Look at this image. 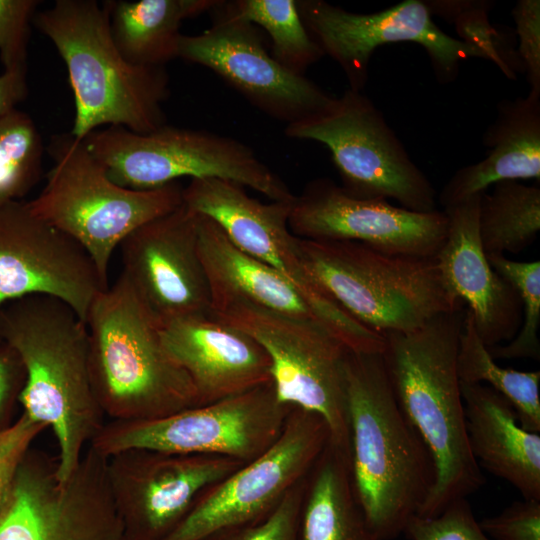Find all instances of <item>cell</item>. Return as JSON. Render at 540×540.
I'll return each mask as SVG.
<instances>
[{"mask_svg": "<svg viewBox=\"0 0 540 540\" xmlns=\"http://www.w3.org/2000/svg\"><path fill=\"white\" fill-rule=\"evenodd\" d=\"M0 342L23 363L18 402L22 413L53 431L57 476L65 481L104 425L91 383L87 325L63 301L30 295L0 308Z\"/></svg>", "mask_w": 540, "mask_h": 540, "instance_id": "obj_1", "label": "cell"}, {"mask_svg": "<svg viewBox=\"0 0 540 540\" xmlns=\"http://www.w3.org/2000/svg\"><path fill=\"white\" fill-rule=\"evenodd\" d=\"M344 375L354 490L375 535L391 540L429 496L434 462L396 400L382 353L349 350Z\"/></svg>", "mask_w": 540, "mask_h": 540, "instance_id": "obj_2", "label": "cell"}, {"mask_svg": "<svg viewBox=\"0 0 540 540\" xmlns=\"http://www.w3.org/2000/svg\"><path fill=\"white\" fill-rule=\"evenodd\" d=\"M463 306L410 332L384 334L382 352L396 400L421 436L435 466V483L418 514L434 517L477 491L485 478L467 436L457 354Z\"/></svg>", "mask_w": 540, "mask_h": 540, "instance_id": "obj_3", "label": "cell"}, {"mask_svg": "<svg viewBox=\"0 0 540 540\" xmlns=\"http://www.w3.org/2000/svg\"><path fill=\"white\" fill-rule=\"evenodd\" d=\"M33 23L55 46L67 68L75 102L71 135L82 140L100 126L150 133L165 124L170 94L165 67L128 62L114 43L106 4L57 0Z\"/></svg>", "mask_w": 540, "mask_h": 540, "instance_id": "obj_4", "label": "cell"}, {"mask_svg": "<svg viewBox=\"0 0 540 540\" xmlns=\"http://www.w3.org/2000/svg\"><path fill=\"white\" fill-rule=\"evenodd\" d=\"M86 325L93 391L111 420H152L199 406L188 374L169 356L159 322L121 272L98 294Z\"/></svg>", "mask_w": 540, "mask_h": 540, "instance_id": "obj_5", "label": "cell"}, {"mask_svg": "<svg viewBox=\"0 0 540 540\" xmlns=\"http://www.w3.org/2000/svg\"><path fill=\"white\" fill-rule=\"evenodd\" d=\"M298 250L308 276L380 335L413 331L464 304L446 286L436 256L391 255L353 241L299 237Z\"/></svg>", "mask_w": 540, "mask_h": 540, "instance_id": "obj_6", "label": "cell"}, {"mask_svg": "<svg viewBox=\"0 0 540 540\" xmlns=\"http://www.w3.org/2000/svg\"><path fill=\"white\" fill-rule=\"evenodd\" d=\"M48 151L53 166L28 206L80 244L108 284L116 247L140 226L177 209L183 203V187L178 182L149 190L122 187L71 133L53 136Z\"/></svg>", "mask_w": 540, "mask_h": 540, "instance_id": "obj_7", "label": "cell"}, {"mask_svg": "<svg viewBox=\"0 0 540 540\" xmlns=\"http://www.w3.org/2000/svg\"><path fill=\"white\" fill-rule=\"evenodd\" d=\"M84 144L116 184L149 190L191 179L218 178L276 202H293L286 183L242 142L213 132L164 124L145 134L120 126L89 133Z\"/></svg>", "mask_w": 540, "mask_h": 540, "instance_id": "obj_8", "label": "cell"}, {"mask_svg": "<svg viewBox=\"0 0 540 540\" xmlns=\"http://www.w3.org/2000/svg\"><path fill=\"white\" fill-rule=\"evenodd\" d=\"M286 136L324 144L341 187L364 199H393L416 212L436 209L437 193L383 113L362 92L346 90L320 111L288 124Z\"/></svg>", "mask_w": 540, "mask_h": 540, "instance_id": "obj_9", "label": "cell"}, {"mask_svg": "<svg viewBox=\"0 0 540 540\" xmlns=\"http://www.w3.org/2000/svg\"><path fill=\"white\" fill-rule=\"evenodd\" d=\"M211 315L247 333L264 348L271 360L278 399L321 416L329 440L349 454L344 375L349 349L319 323L245 300L217 303Z\"/></svg>", "mask_w": 540, "mask_h": 540, "instance_id": "obj_10", "label": "cell"}, {"mask_svg": "<svg viewBox=\"0 0 540 540\" xmlns=\"http://www.w3.org/2000/svg\"><path fill=\"white\" fill-rule=\"evenodd\" d=\"M245 187L218 178L191 179L183 203L212 219L239 249L286 278L305 298L320 322L349 350L380 352L382 335L366 328L327 295L307 274L298 237L289 228L292 202L261 203Z\"/></svg>", "mask_w": 540, "mask_h": 540, "instance_id": "obj_11", "label": "cell"}, {"mask_svg": "<svg viewBox=\"0 0 540 540\" xmlns=\"http://www.w3.org/2000/svg\"><path fill=\"white\" fill-rule=\"evenodd\" d=\"M292 405L282 403L273 382L216 402L142 421L111 420L89 446L108 458L145 448L218 455L248 463L279 438Z\"/></svg>", "mask_w": 540, "mask_h": 540, "instance_id": "obj_12", "label": "cell"}, {"mask_svg": "<svg viewBox=\"0 0 540 540\" xmlns=\"http://www.w3.org/2000/svg\"><path fill=\"white\" fill-rule=\"evenodd\" d=\"M106 467L107 458L88 446L61 481L57 457L31 448L0 515V540H127Z\"/></svg>", "mask_w": 540, "mask_h": 540, "instance_id": "obj_13", "label": "cell"}, {"mask_svg": "<svg viewBox=\"0 0 540 540\" xmlns=\"http://www.w3.org/2000/svg\"><path fill=\"white\" fill-rule=\"evenodd\" d=\"M329 438L321 416L293 406L275 443L206 488L165 540H203L224 528L264 520L308 474Z\"/></svg>", "mask_w": 540, "mask_h": 540, "instance_id": "obj_14", "label": "cell"}, {"mask_svg": "<svg viewBox=\"0 0 540 540\" xmlns=\"http://www.w3.org/2000/svg\"><path fill=\"white\" fill-rule=\"evenodd\" d=\"M301 19L324 55L343 70L351 90L362 92L374 51L386 44L414 42L422 46L441 84L453 82L460 64L487 56L478 48L442 31L425 1L405 0L387 9L362 14L323 0H298Z\"/></svg>", "mask_w": 540, "mask_h": 540, "instance_id": "obj_15", "label": "cell"}, {"mask_svg": "<svg viewBox=\"0 0 540 540\" xmlns=\"http://www.w3.org/2000/svg\"><path fill=\"white\" fill-rule=\"evenodd\" d=\"M211 26L181 35L178 57L202 65L268 116L292 124L323 109L332 99L304 75L281 66L266 50L258 27L244 19L234 1H216Z\"/></svg>", "mask_w": 540, "mask_h": 540, "instance_id": "obj_16", "label": "cell"}, {"mask_svg": "<svg viewBox=\"0 0 540 540\" xmlns=\"http://www.w3.org/2000/svg\"><path fill=\"white\" fill-rule=\"evenodd\" d=\"M245 463L230 457L132 448L107 458V481L127 540H165L198 497Z\"/></svg>", "mask_w": 540, "mask_h": 540, "instance_id": "obj_17", "label": "cell"}, {"mask_svg": "<svg viewBox=\"0 0 540 540\" xmlns=\"http://www.w3.org/2000/svg\"><path fill=\"white\" fill-rule=\"evenodd\" d=\"M288 224L302 239L353 241L386 254L430 258L444 244L448 217L444 211L416 212L384 199L358 198L318 178L295 196Z\"/></svg>", "mask_w": 540, "mask_h": 540, "instance_id": "obj_18", "label": "cell"}, {"mask_svg": "<svg viewBox=\"0 0 540 540\" xmlns=\"http://www.w3.org/2000/svg\"><path fill=\"white\" fill-rule=\"evenodd\" d=\"M108 286L81 245L35 215L27 201L0 203V308L25 296L46 295L66 303L85 322L94 299Z\"/></svg>", "mask_w": 540, "mask_h": 540, "instance_id": "obj_19", "label": "cell"}, {"mask_svg": "<svg viewBox=\"0 0 540 540\" xmlns=\"http://www.w3.org/2000/svg\"><path fill=\"white\" fill-rule=\"evenodd\" d=\"M122 273L159 324L211 314L212 297L198 251L197 214L182 203L120 244Z\"/></svg>", "mask_w": 540, "mask_h": 540, "instance_id": "obj_20", "label": "cell"}, {"mask_svg": "<svg viewBox=\"0 0 540 540\" xmlns=\"http://www.w3.org/2000/svg\"><path fill=\"white\" fill-rule=\"evenodd\" d=\"M159 329L166 352L191 379L199 406L272 382L264 348L211 314L170 320Z\"/></svg>", "mask_w": 540, "mask_h": 540, "instance_id": "obj_21", "label": "cell"}, {"mask_svg": "<svg viewBox=\"0 0 540 540\" xmlns=\"http://www.w3.org/2000/svg\"><path fill=\"white\" fill-rule=\"evenodd\" d=\"M481 195L443 210L448 229L436 260L449 291L468 305L474 327L489 348L517 334L522 302L514 287L491 266L482 247L478 230Z\"/></svg>", "mask_w": 540, "mask_h": 540, "instance_id": "obj_22", "label": "cell"}, {"mask_svg": "<svg viewBox=\"0 0 540 540\" xmlns=\"http://www.w3.org/2000/svg\"><path fill=\"white\" fill-rule=\"evenodd\" d=\"M482 141L486 157L456 171L437 197L444 209L501 181H540V97L528 94L502 100Z\"/></svg>", "mask_w": 540, "mask_h": 540, "instance_id": "obj_23", "label": "cell"}, {"mask_svg": "<svg viewBox=\"0 0 540 540\" xmlns=\"http://www.w3.org/2000/svg\"><path fill=\"white\" fill-rule=\"evenodd\" d=\"M461 384L471 453L483 467L540 501V435L521 427L511 404L483 384Z\"/></svg>", "mask_w": 540, "mask_h": 540, "instance_id": "obj_24", "label": "cell"}, {"mask_svg": "<svg viewBox=\"0 0 540 540\" xmlns=\"http://www.w3.org/2000/svg\"><path fill=\"white\" fill-rule=\"evenodd\" d=\"M196 214L198 251L208 278L212 306L230 300H245L289 317L323 325L286 278L239 249L212 219Z\"/></svg>", "mask_w": 540, "mask_h": 540, "instance_id": "obj_25", "label": "cell"}, {"mask_svg": "<svg viewBox=\"0 0 540 540\" xmlns=\"http://www.w3.org/2000/svg\"><path fill=\"white\" fill-rule=\"evenodd\" d=\"M300 540H379L356 496L349 454L330 440L306 476Z\"/></svg>", "mask_w": 540, "mask_h": 540, "instance_id": "obj_26", "label": "cell"}, {"mask_svg": "<svg viewBox=\"0 0 540 540\" xmlns=\"http://www.w3.org/2000/svg\"><path fill=\"white\" fill-rule=\"evenodd\" d=\"M216 0L108 1L115 45L131 64L164 67L178 58L181 23L209 12Z\"/></svg>", "mask_w": 540, "mask_h": 540, "instance_id": "obj_27", "label": "cell"}, {"mask_svg": "<svg viewBox=\"0 0 540 540\" xmlns=\"http://www.w3.org/2000/svg\"><path fill=\"white\" fill-rule=\"evenodd\" d=\"M478 230L485 253H520L540 231V187L506 180L484 192L478 205Z\"/></svg>", "mask_w": 540, "mask_h": 540, "instance_id": "obj_28", "label": "cell"}, {"mask_svg": "<svg viewBox=\"0 0 540 540\" xmlns=\"http://www.w3.org/2000/svg\"><path fill=\"white\" fill-rule=\"evenodd\" d=\"M457 372L460 383H488L511 404L523 429L539 433L540 372L518 371L498 365L479 337L467 310L460 333Z\"/></svg>", "mask_w": 540, "mask_h": 540, "instance_id": "obj_29", "label": "cell"}, {"mask_svg": "<svg viewBox=\"0 0 540 540\" xmlns=\"http://www.w3.org/2000/svg\"><path fill=\"white\" fill-rule=\"evenodd\" d=\"M237 12L271 38V56L285 69L304 75L324 53L311 38L295 0H237Z\"/></svg>", "mask_w": 540, "mask_h": 540, "instance_id": "obj_30", "label": "cell"}, {"mask_svg": "<svg viewBox=\"0 0 540 540\" xmlns=\"http://www.w3.org/2000/svg\"><path fill=\"white\" fill-rule=\"evenodd\" d=\"M43 144L32 118L14 108L0 115V203L20 201L41 176Z\"/></svg>", "mask_w": 540, "mask_h": 540, "instance_id": "obj_31", "label": "cell"}, {"mask_svg": "<svg viewBox=\"0 0 540 540\" xmlns=\"http://www.w3.org/2000/svg\"><path fill=\"white\" fill-rule=\"evenodd\" d=\"M488 261L496 272L507 280L518 293L523 310L522 327L507 344L489 347L491 356L503 359L540 357V262H518L503 254H488Z\"/></svg>", "mask_w": 540, "mask_h": 540, "instance_id": "obj_32", "label": "cell"}, {"mask_svg": "<svg viewBox=\"0 0 540 540\" xmlns=\"http://www.w3.org/2000/svg\"><path fill=\"white\" fill-rule=\"evenodd\" d=\"M426 4L431 14L454 20L460 40L481 50L508 78L515 79L520 66L503 52L501 36L488 20L489 2L426 1Z\"/></svg>", "mask_w": 540, "mask_h": 540, "instance_id": "obj_33", "label": "cell"}, {"mask_svg": "<svg viewBox=\"0 0 540 540\" xmlns=\"http://www.w3.org/2000/svg\"><path fill=\"white\" fill-rule=\"evenodd\" d=\"M306 476L286 494L278 507L264 520L224 528L203 540H300L299 525Z\"/></svg>", "mask_w": 540, "mask_h": 540, "instance_id": "obj_34", "label": "cell"}, {"mask_svg": "<svg viewBox=\"0 0 540 540\" xmlns=\"http://www.w3.org/2000/svg\"><path fill=\"white\" fill-rule=\"evenodd\" d=\"M403 533L410 540H492L481 529L466 498L452 501L434 517L414 515Z\"/></svg>", "mask_w": 540, "mask_h": 540, "instance_id": "obj_35", "label": "cell"}, {"mask_svg": "<svg viewBox=\"0 0 540 540\" xmlns=\"http://www.w3.org/2000/svg\"><path fill=\"white\" fill-rule=\"evenodd\" d=\"M36 0H0V60L4 71L27 72L30 24Z\"/></svg>", "mask_w": 540, "mask_h": 540, "instance_id": "obj_36", "label": "cell"}, {"mask_svg": "<svg viewBox=\"0 0 540 540\" xmlns=\"http://www.w3.org/2000/svg\"><path fill=\"white\" fill-rule=\"evenodd\" d=\"M47 427L26 414L0 430V515L6 508L19 468L36 437Z\"/></svg>", "mask_w": 540, "mask_h": 540, "instance_id": "obj_37", "label": "cell"}, {"mask_svg": "<svg viewBox=\"0 0 540 540\" xmlns=\"http://www.w3.org/2000/svg\"><path fill=\"white\" fill-rule=\"evenodd\" d=\"M516 25V53L526 73L529 94L540 97V1L519 0L511 11Z\"/></svg>", "mask_w": 540, "mask_h": 540, "instance_id": "obj_38", "label": "cell"}, {"mask_svg": "<svg viewBox=\"0 0 540 540\" xmlns=\"http://www.w3.org/2000/svg\"><path fill=\"white\" fill-rule=\"evenodd\" d=\"M479 525L492 540H540V501H516Z\"/></svg>", "mask_w": 540, "mask_h": 540, "instance_id": "obj_39", "label": "cell"}, {"mask_svg": "<svg viewBox=\"0 0 540 540\" xmlns=\"http://www.w3.org/2000/svg\"><path fill=\"white\" fill-rule=\"evenodd\" d=\"M26 381V372L18 353L0 342V430L7 427Z\"/></svg>", "mask_w": 540, "mask_h": 540, "instance_id": "obj_40", "label": "cell"}, {"mask_svg": "<svg viewBox=\"0 0 540 540\" xmlns=\"http://www.w3.org/2000/svg\"><path fill=\"white\" fill-rule=\"evenodd\" d=\"M26 73L3 71L0 73V115L16 108L27 95Z\"/></svg>", "mask_w": 540, "mask_h": 540, "instance_id": "obj_41", "label": "cell"}]
</instances>
